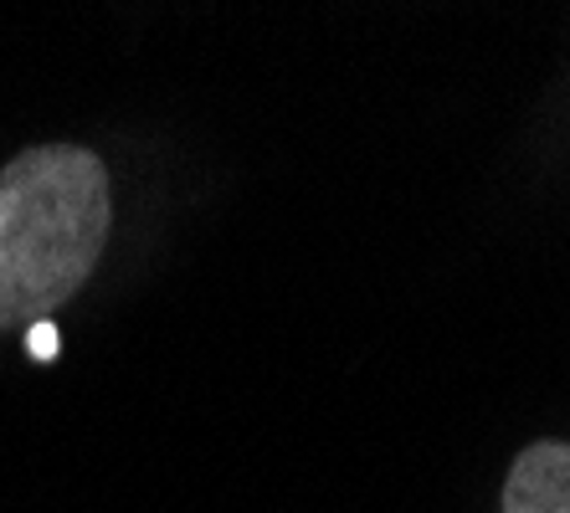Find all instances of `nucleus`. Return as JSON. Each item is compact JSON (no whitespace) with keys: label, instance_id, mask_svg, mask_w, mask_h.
I'll return each mask as SVG.
<instances>
[{"label":"nucleus","instance_id":"1","mask_svg":"<svg viewBox=\"0 0 570 513\" xmlns=\"http://www.w3.org/2000/svg\"><path fill=\"white\" fill-rule=\"evenodd\" d=\"M114 196L82 145H37L0 170V334L52 318L94 277Z\"/></svg>","mask_w":570,"mask_h":513},{"label":"nucleus","instance_id":"2","mask_svg":"<svg viewBox=\"0 0 570 513\" xmlns=\"http://www.w3.org/2000/svg\"><path fill=\"white\" fill-rule=\"evenodd\" d=\"M504 513H570V442H534L504 483Z\"/></svg>","mask_w":570,"mask_h":513},{"label":"nucleus","instance_id":"3","mask_svg":"<svg viewBox=\"0 0 570 513\" xmlns=\"http://www.w3.org/2000/svg\"><path fill=\"white\" fill-rule=\"evenodd\" d=\"M27 349H31V359H57V324H52V318H41V324H31Z\"/></svg>","mask_w":570,"mask_h":513}]
</instances>
